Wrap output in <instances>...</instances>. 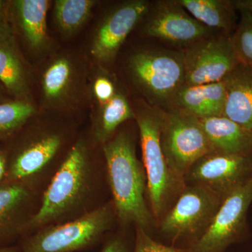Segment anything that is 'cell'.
<instances>
[{"label": "cell", "mask_w": 252, "mask_h": 252, "mask_svg": "<svg viewBox=\"0 0 252 252\" xmlns=\"http://www.w3.org/2000/svg\"><path fill=\"white\" fill-rule=\"evenodd\" d=\"M19 251L18 245H11V246L0 248V252H18Z\"/></svg>", "instance_id": "836d02e7"}, {"label": "cell", "mask_w": 252, "mask_h": 252, "mask_svg": "<svg viewBox=\"0 0 252 252\" xmlns=\"http://www.w3.org/2000/svg\"><path fill=\"white\" fill-rule=\"evenodd\" d=\"M150 4L145 0H128L106 13L91 41V55L97 63L107 64L114 61L131 31L145 17Z\"/></svg>", "instance_id": "4fadbf2b"}, {"label": "cell", "mask_w": 252, "mask_h": 252, "mask_svg": "<svg viewBox=\"0 0 252 252\" xmlns=\"http://www.w3.org/2000/svg\"><path fill=\"white\" fill-rule=\"evenodd\" d=\"M97 1L94 0H57L54 18L61 34L74 35L87 22Z\"/></svg>", "instance_id": "603a6c76"}, {"label": "cell", "mask_w": 252, "mask_h": 252, "mask_svg": "<svg viewBox=\"0 0 252 252\" xmlns=\"http://www.w3.org/2000/svg\"><path fill=\"white\" fill-rule=\"evenodd\" d=\"M230 36L212 34L184 50L185 85L220 82L234 69L240 62Z\"/></svg>", "instance_id": "9c48e42d"}, {"label": "cell", "mask_w": 252, "mask_h": 252, "mask_svg": "<svg viewBox=\"0 0 252 252\" xmlns=\"http://www.w3.org/2000/svg\"><path fill=\"white\" fill-rule=\"evenodd\" d=\"M226 97L223 117L252 131V67L239 63L223 79Z\"/></svg>", "instance_id": "ac0fdd59"}, {"label": "cell", "mask_w": 252, "mask_h": 252, "mask_svg": "<svg viewBox=\"0 0 252 252\" xmlns=\"http://www.w3.org/2000/svg\"><path fill=\"white\" fill-rule=\"evenodd\" d=\"M235 6L239 9H246L252 13V0H237L235 1Z\"/></svg>", "instance_id": "4dcf8cb0"}, {"label": "cell", "mask_w": 252, "mask_h": 252, "mask_svg": "<svg viewBox=\"0 0 252 252\" xmlns=\"http://www.w3.org/2000/svg\"><path fill=\"white\" fill-rule=\"evenodd\" d=\"M133 252H189V251L187 248H177L162 245L151 238L150 235L147 234L146 230L140 227H137Z\"/></svg>", "instance_id": "4316f807"}, {"label": "cell", "mask_w": 252, "mask_h": 252, "mask_svg": "<svg viewBox=\"0 0 252 252\" xmlns=\"http://www.w3.org/2000/svg\"><path fill=\"white\" fill-rule=\"evenodd\" d=\"M84 66L71 54L53 58L41 73V101L44 108L63 112L75 107L85 89Z\"/></svg>", "instance_id": "7c38bea8"}, {"label": "cell", "mask_w": 252, "mask_h": 252, "mask_svg": "<svg viewBox=\"0 0 252 252\" xmlns=\"http://www.w3.org/2000/svg\"><path fill=\"white\" fill-rule=\"evenodd\" d=\"M222 200L221 197L205 186L188 187L162 220V233L173 240L195 235H198L197 239L200 238L211 223Z\"/></svg>", "instance_id": "30bf717a"}, {"label": "cell", "mask_w": 252, "mask_h": 252, "mask_svg": "<svg viewBox=\"0 0 252 252\" xmlns=\"http://www.w3.org/2000/svg\"><path fill=\"white\" fill-rule=\"evenodd\" d=\"M93 105L89 137L94 145L100 148L117 133L119 126L126 121L135 119V111L120 89L109 100Z\"/></svg>", "instance_id": "d6986e66"}, {"label": "cell", "mask_w": 252, "mask_h": 252, "mask_svg": "<svg viewBox=\"0 0 252 252\" xmlns=\"http://www.w3.org/2000/svg\"><path fill=\"white\" fill-rule=\"evenodd\" d=\"M106 177L117 219L122 225L148 228L153 217L146 204L147 176L136 154L135 144L127 132H117L101 147Z\"/></svg>", "instance_id": "3957f363"}, {"label": "cell", "mask_w": 252, "mask_h": 252, "mask_svg": "<svg viewBox=\"0 0 252 252\" xmlns=\"http://www.w3.org/2000/svg\"><path fill=\"white\" fill-rule=\"evenodd\" d=\"M127 70L134 85L158 108H170L185 84L183 52L140 50L129 58Z\"/></svg>", "instance_id": "5b68a950"}, {"label": "cell", "mask_w": 252, "mask_h": 252, "mask_svg": "<svg viewBox=\"0 0 252 252\" xmlns=\"http://www.w3.org/2000/svg\"><path fill=\"white\" fill-rule=\"evenodd\" d=\"M225 97L223 81L203 85H184L175 94L169 109L182 111L199 119L223 117Z\"/></svg>", "instance_id": "e0dca14e"}, {"label": "cell", "mask_w": 252, "mask_h": 252, "mask_svg": "<svg viewBox=\"0 0 252 252\" xmlns=\"http://www.w3.org/2000/svg\"><path fill=\"white\" fill-rule=\"evenodd\" d=\"M30 79L14 37L0 43V84L15 100L31 101Z\"/></svg>", "instance_id": "44dd1931"}, {"label": "cell", "mask_w": 252, "mask_h": 252, "mask_svg": "<svg viewBox=\"0 0 252 252\" xmlns=\"http://www.w3.org/2000/svg\"><path fill=\"white\" fill-rule=\"evenodd\" d=\"M13 36V30L7 18H0V43L9 40Z\"/></svg>", "instance_id": "f1b7e54d"}, {"label": "cell", "mask_w": 252, "mask_h": 252, "mask_svg": "<svg viewBox=\"0 0 252 252\" xmlns=\"http://www.w3.org/2000/svg\"><path fill=\"white\" fill-rule=\"evenodd\" d=\"M144 31L147 35L187 49L212 35V30L195 19L179 0H158L150 4Z\"/></svg>", "instance_id": "8fae6325"}, {"label": "cell", "mask_w": 252, "mask_h": 252, "mask_svg": "<svg viewBox=\"0 0 252 252\" xmlns=\"http://www.w3.org/2000/svg\"><path fill=\"white\" fill-rule=\"evenodd\" d=\"M189 172V179L223 199L252 173V152L225 154L214 151L195 162Z\"/></svg>", "instance_id": "5bb4252c"}, {"label": "cell", "mask_w": 252, "mask_h": 252, "mask_svg": "<svg viewBox=\"0 0 252 252\" xmlns=\"http://www.w3.org/2000/svg\"><path fill=\"white\" fill-rule=\"evenodd\" d=\"M128 244L122 236H114L109 238L104 243L101 252H129Z\"/></svg>", "instance_id": "83f0119b"}, {"label": "cell", "mask_w": 252, "mask_h": 252, "mask_svg": "<svg viewBox=\"0 0 252 252\" xmlns=\"http://www.w3.org/2000/svg\"><path fill=\"white\" fill-rule=\"evenodd\" d=\"M117 219L112 200L64 223L49 225L21 239L19 252H76L100 241Z\"/></svg>", "instance_id": "277c9868"}, {"label": "cell", "mask_w": 252, "mask_h": 252, "mask_svg": "<svg viewBox=\"0 0 252 252\" xmlns=\"http://www.w3.org/2000/svg\"><path fill=\"white\" fill-rule=\"evenodd\" d=\"M18 252H19V251H18Z\"/></svg>", "instance_id": "e575fe53"}, {"label": "cell", "mask_w": 252, "mask_h": 252, "mask_svg": "<svg viewBox=\"0 0 252 252\" xmlns=\"http://www.w3.org/2000/svg\"><path fill=\"white\" fill-rule=\"evenodd\" d=\"M6 142L0 143V184L4 181L6 172L7 147Z\"/></svg>", "instance_id": "f546056e"}, {"label": "cell", "mask_w": 252, "mask_h": 252, "mask_svg": "<svg viewBox=\"0 0 252 252\" xmlns=\"http://www.w3.org/2000/svg\"><path fill=\"white\" fill-rule=\"evenodd\" d=\"M89 85V96L93 104L102 103L112 98L118 89L115 80L101 67L96 69Z\"/></svg>", "instance_id": "484cf974"}, {"label": "cell", "mask_w": 252, "mask_h": 252, "mask_svg": "<svg viewBox=\"0 0 252 252\" xmlns=\"http://www.w3.org/2000/svg\"><path fill=\"white\" fill-rule=\"evenodd\" d=\"M47 0H14L10 1L9 14L28 47L41 54L49 49L51 41L47 32Z\"/></svg>", "instance_id": "2e32d148"}, {"label": "cell", "mask_w": 252, "mask_h": 252, "mask_svg": "<svg viewBox=\"0 0 252 252\" xmlns=\"http://www.w3.org/2000/svg\"><path fill=\"white\" fill-rule=\"evenodd\" d=\"M134 111L140 132L142 160L152 212L154 216L159 217L181 180L172 172L162 152L160 136L164 111L145 104Z\"/></svg>", "instance_id": "8992f818"}, {"label": "cell", "mask_w": 252, "mask_h": 252, "mask_svg": "<svg viewBox=\"0 0 252 252\" xmlns=\"http://www.w3.org/2000/svg\"><path fill=\"white\" fill-rule=\"evenodd\" d=\"M160 141L167 164L180 180L215 151L199 119L175 109L163 112Z\"/></svg>", "instance_id": "52a82bcc"}, {"label": "cell", "mask_w": 252, "mask_h": 252, "mask_svg": "<svg viewBox=\"0 0 252 252\" xmlns=\"http://www.w3.org/2000/svg\"></svg>", "instance_id": "d590c367"}, {"label": "cell", "mask_w": 252, "mask_h": 252, "mask_svg": "<svg viewBox=\"0 0 252 252\" xmlns=\"http://www.w3.org/2000/svg\"><path fill=\"white\" fill-rule=\"evenodd\" d=\"M10 1L0 0V18H7Z\"/></svg>", "instance_id": "1f68e13d"}, {"label": "cell", "mask_w": 252, "mask_h": 252, "mask_svg": "<svg viewBox=\"0 0 252 252\" xmlns=\"http://www.w3.org/2000/svg\"><path fill=\"white\" fill-rule=\"evenodd\" d=\"M240 18L231 41L239 62L252 67V13L239 9Z\"/></svg>", "instance_id": "d4e9b609"}, {"label": "cell", "mask_w": 252, "mask_h": 252, "mask_svg": "<svg viewBox=\"0 0 252 252\" xmlns=\"http://www.w3.org/2000/svg\"><path fill=\"white\" fill-rule=\"evenodd\" d=\"M6 93H7V91L4 89V86L0 84V104L4 103V102L12 100L13 99L8 98L7 95H6Z\"/></svg>", "instance_id": "d6a6232c"}, {"label": "cell", "mask_w": 252, "mask_h": 252, "mask_svg": "<svg viewBox=\"0 0 252 252\" xmlns=\"http://www.w3.org/2000/svg\"><path fill=\"white\" fill-rule=\"evenodd\" d=\"M36 114L31 101L12 99L0 104V143L14 137Z\"/></svg>", "instance_id": "cb8c5ba5"}, {"label": "cell", "mask_w": 252, "mask_h": 252, "mask_svg": "<svg viewBox=\"0 0 252 252\" xmlns=\"http://www.w3.org/2000/svg\"><path fill=\"white\" fill-rule=\"evenodd\" d=\"M252 202V173L227 194L217 213L189 252H224L243 234Z\"/></svg>", "instance_id": "ba28073f"}, {"label": "cell", "mask_w": 252, "mask_h": 252, "mask_svg": "<svg viewBox=\"0 0 252 252\" xmlns=\"http://www.w3.org/2000/svg\"><path fill=\"white\" fill-rule=\"evenodd\" d=\"M215 151L225 154L252 152V132L224 117L199 119Z\"/></svg>", "instance_id": "ffe728a7"}, {"label": "cell", "mask_w": 252, "mask_h": 252, "mask_svg": "<svg viewBox=\"0 0 252 252\" xmlns=\"http://www.w3.org/2000/svg\"><path fill=\"white\" fill-rule=\"evenodd\" d=\"M192 16L206 27L232 35L238 24L235 1L230 0H179Z\"/></svg>", "instance_id": "7402d4cb"}, {"label": "cell", "mask_w": 252, "mask_h": 252, "mask_svg": "<svg viewBox=\"0 0 252 252\" xmlns=\"http://www.w3.org/2000/svg\"><path fill=\"white\" fill-rule=\"evenodd\" d=\"M97 147L89 136L76 139L41 194L40 205L26 235L49 225L74 220L102 205L97 200L102 171L95 157Z\"/></svg>", "instance_id": "6da1fadb"}, {"label": "cell", "mask_w": 252, "mask_h": 252, "mask_svg": "<svg viewBox=\"0 0 252 252\" xmlns=\"http://www.w3.org/2000/svg\"><path fill=\"white\" fill-rule=\"evenodd\" d=\"M41 194L17 184H0V248L27 234L40 205Z\"/></svg>", "instance_id": "9a60e30c"}, {"label": "cell", "mask_w": 252, "mask_h": 252, "mask_svg": "<svg viewBox=\"0 0 252 252\" xmlns=\"http://www.w3.org/2000/svg\"><path fill=\"white\" fill-rule=\"evenodd\" d=\"M72 135L63 124L32 119L6 142L2 183L23 185L41 195L72 147Z\"/></svg>", "instance_id": "7a4b0ae2"}]
</instances>
